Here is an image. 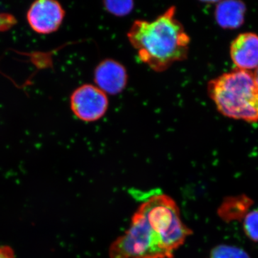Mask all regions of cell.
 <instances>
[{
    "label": "cell",
    "mask_w": 258,
    "mask_h": 258,
    "mask_svg": "<svg viewBox=\"0 0 258 258\" xmlns=\"http://www.w3.org/2000/svg\"><path fill=\"white\" fill-rule=\"evenodd\" d=\"M191 233L175 202L167 195H154L141 205L128 230L111 244L110 258H172Z\"/></svg>",
    "instance_id": "cell-1"
},
{
    "label": "cell",
    "mask_w": 258,
    "mask_h": 258,
    "mask_svg": "<svg viewBox=\"0 0 258 258\" xmlns=\"http://www.w3.org/2000/svg\"><path fill=\"white\" fill-rule=\"evenodd\" d=\"M175 6L153 20H137L127 32L139 60L157 73L187 58L190 37L176 18Z\"/></svg>",
    "instance_id": "cell-2"
},
{
    "label": "cell",
    "mask_w": 258,
    "mask_h": 258,
    "mask_svg": "<svg viewBox=\"0 0 258 258\" xmlns=\"http://www.w3.org/2000/svg\"><path fill=\"white\" fill-rule=\"evenodd\" d=\"M208 93L225 116L258 122V86L250 71L236 69L222 74L208 83Z\"/></svg>",
    "instance_id": "cell-3"
},
{
    "label": "cell",
    "mask_w": 258,
    "mask_h": 258,
    "mask_svg": "<svg viewBox=\"0 0 258 258\" xmlns=\"http://www.w3.org/2000/svg\"><path fill=\"white\" fill-rule=\"evenodd\" d=\"M71 111L79 119L95 122L101 119L109 106L108 96L95 85L85 84L76 88L70 99Z\"/></svg>",
    "instance_id": "cell-4"
},
{
    "label": "cell",
    "mask_w": 258,
    "mask_h": 258,
    "mask_svg": "<svg viewBox=\"0 0 258 258\" xmlns=\"http://www.w3.org/2000/svg\"><path fill=\"white\" fill-rule=\"evenodd\" d=\"M66 12L54 0H39L30 6L27 19L30 28L42 35L52 33L62 25Z\"/></svg>",
    "instance_id": "cell-5"
},
{
    "label": "cell",
    "mask_w": 258,
    "mask_h": 258,
    "mask_svg": "<svg viewBox=\"0 0 258 258\" xmlns=\"http://www.w3.org/2000/svg\"><path fill=\"white\" fill-rule=\"evenodd\" d=\"M95 86L106 95L111 96L123 92L128 84L127 70L123 64L107 58L97 64L93 73Z\"/></svg>",
    "instance_id": "cell-6"
},
{
    "label": "cell",
    "mask_w": 258,
    "mask_h": 258,
    "mask_svg": "<svg viewBox=\"0 0 258 258\" xmlns=\"http://www.w3.org/2000/svg\"><path fill=\"white\" fill-rule=\"evenodd\" d=\"M230 56L237 69L248 71L258 67V35L244 32L238 35L230 45Z\"/></svg>",
    "instance_id": "cell-7"
},
{
    "label": "cell",
    "mask_w": 258,
    "mask_h": 258,
    "mask_svg": "<svg viewBox=\"0 0 258 258\" xmlns=\"http://www.w3.org/2000/svg\"><path fill=\"white\" fill-rule=\"evenodd\" d=\"M246 5L241 1H222L215 8V17L219 26L227 30H235L243 25Z\"/></svg>",
    "instance_id": "cell-8"
},
{
    "label": "cell",
    "mask_w": 258,
    "mask_h": 258,
    "mask_svg": "<svg viewBox=\"0 0 258 258\" xmlns=\"http://www.w3.org/2000/svg\"><path fill=\"white\" fill-rule=\"evenodd\" d=\"M103 8L108 13L113 16L122 18L127 16L133 11L134 3L133 1H104L103 3Z\"/></svg>",
    "instance_id": "cell-9"
},
{
    "label": "cell",
    "mask_w": 258,
    "mask_h": 258,
    "mask_svg": "<svg viewBox=\"0 0 258 258\" xmlns=\"http://www.w3.org/2000/svg\"><path fill=\"white\" fill-rule=\"evenodd\" d=\"M210 258H250L243 249L234 246L219 245L212 249Z\"/></svg>",
    "instance_id": "cell-10"
},
{
    "label": "cell",
    "mask_w": 258,
    "mask_h": 258,
    "mask_svg": "<svg viewBox=\"0 0 258 258\" xmlns=\"http://www.w3.org/2000/svg\"><path fill=\"white\" fill-rule=\"evenodd\" d=\"M243 228L251 240L258 242V210L249 212L244 217Z\"/></svg>",
    "instance_id": "cell-11"
},
{
    "label": "cell",
    "mask_w": 258,
    "mask_h": 258,
    "mask_svg": "<svg viewBox=\"0 0 258 258\" xmlns=\"http://www.w3.org/2000/svg\"><path fill=\"white\" fill-rule=\"evenodd\" d=\"M16 23L17 20L13 15L8 13H0V32L10 30Z\"/></svg>",
    "instance_id": "cell-12"
},
{
    "label": "cell",
    "mask_w": 258,
    "mask_h": 258,
    "mask_svg": "<svg viewBox=\"0 0 258 258\" xmlns=\"http://www.w3.org/2000/svg\"><path fill=\"white\" fill-rule=\"evenodd\" d=\"M0 258H17L15 251L8 245L0 246Z\"/></svg>",
    "instance_id": "cell-13"
},
{
    "label": "cell",
    "mask_w": 258,
    "mask_h": 258,
    "mask_svg": "<svg viewBox=\"0 0 258 258\" xmlns=\"http://www.w3.org/2000/svg\"><path fill=\"white\" fill-rule=\"evenodd\" d=\"M254 81H255L256 83L258 86V67L254 71V73L253 74Z\"/></svg>",
    "instance_id": "cell-14"
},
{
    "label": "cell",
    "mask_w": 258,
    "mask_h": 258,
    "mask_svg": "<svg viewBox=\"0 0 258 258\" xmlns=\"http://www.w3.org/2000/svg\"><path fill=\"white\" fill-rule=\"evenodd\" d=\"M147 258H150V257H147Z\"/></svg>",
    "instance_id": "cell-15"
}]
</instances>
